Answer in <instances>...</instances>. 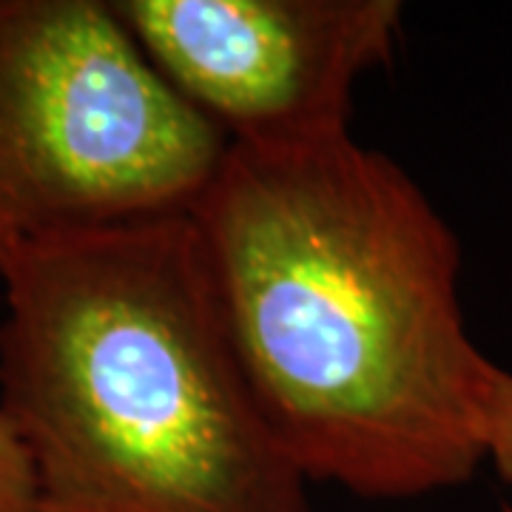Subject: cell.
Masks as SVG:
<instances>
[{
	"label": "cell",
	"instance_id": "1",
	"mask_svg": "<svg viewBox=\"0 0 512 512\" xmlns=\"http://www.w3.org/2000/svg\"><path fill=\"white\" fill-rule=\"evenodd\" d=\"M191 222L302 476L376 501L473 478L498 365L464 322L456 231L402 165L350 131L228 143Z\"/></svg>",
	"mask_w": 512,
	"mask_h": 512
},
{
	"label": "cell",
	"instance_id": "2",
	"mask_svg": "<svg viewBox=\"0 0 512 512\" xmlns=\"http://www.w3.org/2000/svg\"><path fill=\"white\" fill-rule=\"evenodd\" d=\"M0 282V399L35 512H311L191 214L26 245Z\"/></svg>",
	"mask_w": 512,
	"mask_h": 512
},
{
	"label": "cell",
	"instance_id": "3",
	"mask_svg": "<svg viewBox=\"0 0 512 512\" xmlns=\"http://www.w3.org/2000/svg\"><path fill=\"white\" fill-rule=\"evenodd\" d=\"M225 148L111 0H0V265L43 239L191 214Z\"/></svg>",
	"mask_w": 512,
	"mask_h": 512
},
{
	"label": "cell",
	"instance_id": "4",
	"mask_svg": "<svg viewBox=\"0 0 512 512\" xmlns=\"http://www.w3.org/2000/svg\"><path fill=\"white\" fill-rule=\"evenodd\" d=\"M151 66L228 143L350 131L353 89L402 32L396 0H111Z\"/></svg>",
	"mask_w": 512,
	"mask_h": 512
},
{
	"label": "cell",
	"instance_id": "5",
	"mask_svg": "<svg viewBox=\"0 0 512 512\" xmlns=\"http://www.w3.org/2000/svg\"><path fill=\"white\" fill-rule=\"evenodd\" d=\"M0 512H35V473L29 453L0 399Z\"/></svg>",
	"mask_w": 512,
	"mask_h": 512
},
{
	"label": "cell",
	"instance_id": "6",
	"mask_svg": "<svg viewBox=\"0 0 512 512\" xmlns=\"http://www.w3.org/2000/svg\"><path fill=\"white\" fill-rule=\"evenodd\" d=\"M484 450L495 473L512 484V373L498 367L484 424Z\"/></svg>",
	"mask_w": 512,
	"mask_h": 512
},
{
	"label": "cell",
	"instance_id": "7",
	"mask_svg": "<svg viewBox=\"0 0 512 512\" xmlns=\"http://www.w3.org/2000/svg\"><path fill=\"white\" fill-rule=\"evenodd\" d=\"M504 512H512V507H507V510H504Z\"/></svg>",
	"mask_w": 512,
	"mask_h": 512
}]
</instances>
